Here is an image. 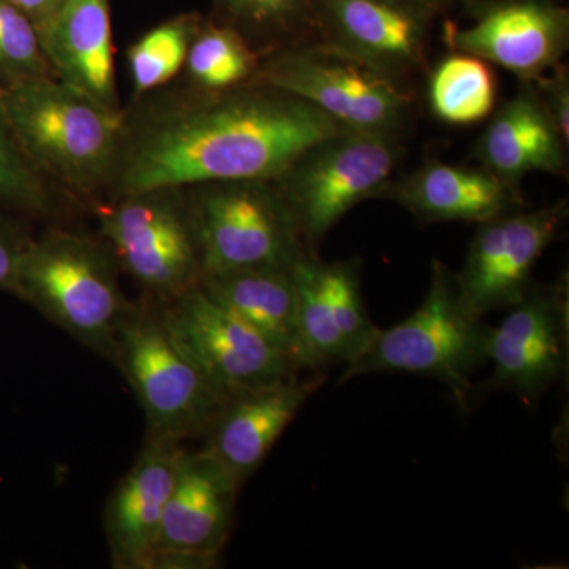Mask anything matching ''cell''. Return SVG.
<instances>
[{"mask_svg":"<svg viewBox=\"0 0 569 569\" xmlns=\"http://www.w3.org/2000/svg\"><path fill=\"white\" fill-rule=\"evenodd\" d=\"M340 132L313 104L264 82L224 91L170 82L122 107L104 201L213 181H272L309 146Z\"/></svg>","mask_w":569,"mask_h":569,"instance_id":"1","label":"cell"},{"mask_svg":"<svg viewBox=\"0 0 569 569\" xmlns=\"http://www.w3.org/2000/svg\"><path fill=\"white\" fill-rule=\"evenodd\" d=\"M14 137L40 174L73 206L93 209L110 187L122 108L111 110L47 78L0 91Z\"/></svg>","mask_w":569,"mask_h":569,"instance_id":"2","label":"cell"},{"mask_svg":"<svg viewBox=\"0 0 569 569\" xmlns=\"http://www.w3.org/2000/svg\"><path fill=\"white\" fill-rule=\"evenodd\" d=\"M121 276L102 236L52 224L26 247L11 295L116 367L119 326L132 302Z\"/></svg>","mask_w":569,"mask_h":569,"instance_id":"3","label":"cell"},{"mask_svg":"<svg viewBox=\"0 0 569 569\" xmlns=\"http://www.w3.org/2000/svg\"><path fill=\"white\" fill-rule=\"evenodd\" d=\"M253 81L293 93L350 132L406 140L418 118L417 88L318 39L263 56Z\"/></svg>","mask_w":569,"mask_h":569,"instance_id":"4","label":"cell"},{"mask_svg":"<svg viewBox=\"0 0 569 569\" xmlns=\"http://www.w3.org/2000/svg\"><path fill=\"white\" fill-rule=\"evenodd\" d=\"M118 369L137 396L148 433L203 437L227 396L176 339L162 302L142 296L130 302L118 332Z\"/></svg>","mask_w":569,"mask_h":569,"instance_id":"5","label":"cell"},{"mask_svg":"<svg viewBox=\"0 0 569 569\" xmlns=\"http://www.w3.org/2000/svg\"><path fill=\"white\" fill-rule=\"evenodd\" d=\"M489 328L460 306L455 271L433 260L422 305L392 328L378 329L372 343L346 367L340 381L366 373H415L443 383L467 410L471 376L486 361Z\"/></svg>","mask_w":569,"mask_h":569,"instance_id":"6","label":"cell"},{"mask_svg":"<svg viewBox=\"0 0 569 569\" xmlns=\"http://www.w3.org/2000/svg\"><path fill=\"white\" fill-rule=\"evenodd\" d=\"M403 141L346 130L309 146L272 179L310 253L356 204L380 197L403 159Z\"/></svg>","mask_w":569,"mask_h":569,"instance_id":"7","label":"cell"},{"mask_svg":"<svg viewBox=\"0 0 569 569\" xmlns=\"http://www.w3.org/2000/svg\"><path fill=\"white\" fill-rule=\"evenodd\" d=\"M99 234L142 296L168 305L203 277L186 189L142 190L96 206Z\"/></svg>","mask_w":569,"mask_h":569,"instance_id":"8","label":"cell"},{"mask_svg":"<svg viewBox=\"0 0 569 569\" xmlns=\"http://www.w3.org/2000/svg\"><path fill=\"white\" fill-rule=\"evenodd\" d=\"M203 276L293 268L310 253L272 181L236 179L187 187Z\"/></svg>","mask_w":569,"mask_h":569,"instance_id":"9","label":"cell"},{"mask_svg":"<svg viewBox=\"0 0 569 569\" xmlns=\"http://www.w3.org/2000/svg\"><path fill=\"white\" fill-rule=\"evenodd\" d=\"M463 22L443 17L449 51L503 67L519 82L537 80L563 62L569 48V10L560 0H460Z\"/></svg>","mask_w":569,"mask_h":569,"instance_id":"10","label":"cell"},{"mask_svg":"<svg viewBox=\"0 0 569 569\" xmlns=\"http://www.w3.org/2000/svg\"><path fill=\"white\" fill-rule=\"evenodd\" d=\"M567 200L520 208L479 223L466 263L455 272L460 306L481 318L518 305L533 283L531 272L568 222Z\"/></svg>","mask_w":569,"mask_h":569,"instance_id":"11","label":"cell"},{"mask_svg":"<svg viewBox=\"0 0 569 569\" xmlns=\"http://www.w3.org/2000/svg\"><path fill=\"white\" fill-rule=\"evenodd\" d=\"M486 361L492 362L489 387L537 403L568 376V276L553 283H531L526 296L496 328H489Z\"/></svg>","mask_w":569,"mask_h":569,"instance_id":"12","label":"cell"},{"mask_svg":"<svg viewBox=\"0 0 569 569\" xmlns=\"http://www.w3.org/2000/svg\"><path fill=\"white\" fill-rule=\"evenodd\" d=\"M163 309L176 339L228 399L298 377L279 348L200 287Z\"/></svg>","mask_w":569,"mask_h":569,"instance_id":"13","label":"cell"},{"mask_svg":"<svg viewBox=\"0 0 569 569\" xmlns=\"http://www.w3.org/2000/svg\"><path fill=\"white\" fill-rule=\"evenodd\" d=\"M316 39L415 88L440 14L415 0H313Z\"/></svg>","mask_w":569,"mask_h":569,"instance_id":"14","label":"cell"},{"mask_svg":"<svg viewBox=\"0 0 569 569\" xmlns=\"http://www.w3.org/2000/svg\"><path fill=\"white\" fill-rule=\"evenodd\" d=\"M242 486L208 451H186L149 569L216 568L233 531Z\"/></svg>","mask_w":569,"mask_h":569,"instance_id":"15","label":"cell"},{"mask_svg":"<svg viewBox=\"0 0 569 569\" xmlns=\"http://www.w3.org/2000/svg\"><path fill=\"white\" fill-rule=\"evenodd\" d=\"M298 323L306 369L350 366L377 336L361 287V260L325 261L307 254L295 266Z\"/></svg>","mask_w":569,"mask_h":569,"instance_id":"16","label":"cell"},{"mask_svg":"<svg viewBox=\"0 0 569 569\" xmlns=\"http://www.w3.org/2000/svg\"><path fill=\"white\" fill-rule=\"evenodd\" d=\"M187 449L174 438L146 433L132 468L108 498L103 530L114 569H149L168 497Z\"/></svg>","mask_w":569,"mask_h":569,"instance_id":"17","label":"cell"},{"mask_svg":"<svg viewBox=\"0 0 569 569\" xmlns=\"http://www.w3.org/2000/svg\"><path fill=\"white\" fill-rule=\"evenodd\" d=\"M321 385L323 377H293L233 397L206 430L204 451L244 485Z\"/></svg>","mask_w":569,"mask_h":569,"instance_id":"18","label":"cell"},{"mask_svg":"<svg viewBox=\"0 0 569 569\" xmlns=\"http://www.w3.org/2000/svg\"><path fill=\"white\" fill-rule=\"evenodd\" d=\"M407 209L419 223H485L526 208L522 189L482 167L427 160L402 178L391 179L380 197Z\"/></svg>","mask_w":569,"mask_h":569,"instance_id":"19","label":"cell"},{"mask_svg":"<svg viewBox=\"0 0 569 569\" xmlns=\"http://www.w3.org/2000/svg\"><path fill=\"white\" fill-rule=\"evenodd\" d=\"M52 73L74 91L121 110L116 84L110 0H63L39 31Z\"/></svg>","mask_w":569,"mask_h":569,"instance_id":"20","label":"cell"},{"mask_svg":"<svg viewBox=\"0 0 569 569\" xmlns=\"http://www.w3.org/2000/svg\"><path fill=\"white\" fill-rule=\"evenodd\" d=\"M567 142L527 82H520L518 93L490 114L475 146L479 167L516 189L530 173L567 174Z\"/></svg>","mask_w":569,"mask_h":569,"instance_id":"21","label":"cell"},{"mask_svg":"<svg viewBox=\"0 0 569 569\" xmlns=\"http://www.w3.org/2000/svg\"><path fill=\"white\" fill-rule=\"evenodd\" d=\"M198 287L217 305L257 329L301 372L306 369L298 323L293 268H244L211 272Z\"/></svg>","mask_w":569,"mask_h":569,"instance_id":"22","label":"cell"},{"mask_svg":"<svg viewBox=\"0 0 569 569\" xmlns=\"http://www.w3.org/2000/svg\"><path fill=\"white\" fill-rule=\"evenodd\" d=\"M427 104L438 121L473 126L497 108L498 81L489 62L466 52L449 51L427 73Z\"/></svg>","mask_w":569,"mask_h":569,"instance_id":"23","label":"cell"},{"mask_svg":"<svg viewBox=\"0 0 569 569\" xmlns=\"http://www.w3.org/2000/svg\"><path fill=\"white\" fill-rule=\"evenodd\" d=\"M209 17L239 33L261 58L317 36L313 0H212Z\"/></svg>","mask_w":569,"mask_h":569,"instance_id":"24","label":"cell"},{"mask_svg":"<svg viewBox=\"0 0 569 569\" xmlns=\"http://www.w3.org/2000/svg\"><path fill=\"white\" fill-rule=\"evenodd\" d=\"M261 56L239 33L204 17L187 52L182 82L201 91H224L257 77Z\"/></svg>","mask_w":569,"mask_h":569,"instance_id":"25","label":"cell"},{"mask_svg":"<svg viewBox=\"0 0 569 569\" xmlns=\"http://www.w3.org/2000/svg\"><path fill=\"white\" fill-rule=\"evenodd\" d=\"M203 18L198 11L176 14L130 44L126 58L133 99L176 81Z\"/></svg>","mask_w":569,"mask_h":569,"instance_id":"26","label":"cell"},{"mask_svg":"<svg viewBox=\"0 0 569 569\" xmlns=\"http://www.w3.org/2000/svg\"><path fill=\"white\" fill-rule=\"evenodd\" d=\"M70 204L22 151L0 100V209L31 219L56 220Z\"/></svg>","mask_w":569,"mask_h":569,"instance_id":"27","label":"cell"},{"mask_svg":"<svg viewBox=\"0 0 569 569\" xmlns=\"http://www.w3.org/2000/svg\"><path fill=\"white\" fill-rule=\"evenodd\" d=\"M56 78L36 24L10 0H0V91Z\"/></svg>","mask_w":569,"mask_h":569,"instance_id":"28","label":"cell"},{"mask_svg":"<svg viewBox=\"0 0 569 569\" xmlns=\"http://www.w3.org/2000/svg\"><path fill=\"white\" fill-rule=\"evenodd\" d=\"M531 91L539 104L560 133L561 140L569 144V69L560 62L537 80L529 81Z\"/></svg>","mask_w":569,"mask_h":569,"instance_id":"29","label":"cell"},{"mask_svg":"<svg viewBox=\"0 0 569 569\" xmlns=\"http://www.w3.org/2000/svg\"><path fill=\"white\" fill-rule=\"evenodd\" d=\"M31 238L13 212L0 209V291L13 293L18 264Z\"/></svg>","mask_w":569,"mask_h":569,"instance_id":"30","label":"cell"},{"mask_svg":"<svg viewBox=\"0 0 569 569\" xmlns=\"http://www.w3.org/2000/svg\"><path fill=\"white\" fill-rule=\"evenodd\" d=\"M10 2L36 24L37 31H40L58 13L63 0H10Z\"/></svg>","mask_w":569,"mask_h":569,"instance_id":"31","label":"cell"},{"mask_svg":"<svg viewBox=\"0 0 569 569\" xmlns=\"http://www.w3.org/2000/svg\"><path fill=\"white\" fill-rule=\"evenodd\" d=\"M415 2L429 7V9L437 11L443 18L449 14V11L458 9L460 0H415Z\"/></svg>","mask_w":569,"mask_h":569,"instance_id":"32","label":"cell"}]
</instances>
